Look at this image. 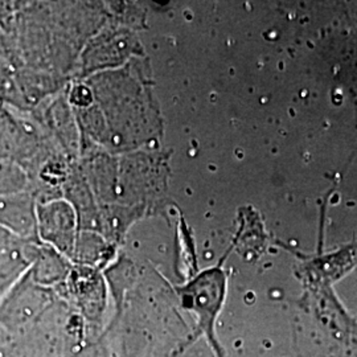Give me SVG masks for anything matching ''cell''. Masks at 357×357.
Returning <instances> with one entry per match:
<instances>
[{
    "mask_svg": "<svg viewBox=\"0 0 357 357\" xmlns=\"http://www.w3.org/2000/svg\"><path fill=\"white\" fill-rule=\"evenodd\" d=\"M91 342L84 320L61 298L35 326L11 337L7 357H77Z\"/></svg>",
    "mask_w": 357,
    "mask_h": 357,
    "instance_id": "cell-1",
    "label": "cell"
},
{
    "mask_svg": "<svg viewBox=\"0 0 357 357\" xmlns=\"http://www.w3.org/2000/svg\"><path fill=\"white\" fill-rule=\"evenodd\" d=\"M54 291L84 320L90 340H100L107 308V287L101 270L73 264L66 281Z\"/></svg>",
    "mask_w": 357,
    "mask_h": 357,
    "instance_id": "cell-2",
    "label": "cell"
},
{
    "mask_svg": "<svg viewBox=\"0 0 357 357\" xmlns=\"http://www.w3.org/2000/svg\"><path fill=\"white\" fill-rule=\"evenodd\" d=\"M60 299L53 289L33 281L28 273L0 302V324L15 337L35 326Z\"/></svg>",
    "mask_w": 357,
    "mask_h": 357,
    "instance_id": "cell-3",
    "label": "cell"
},
{
    "mask_svg": "<svg viewBox=\"0 0 357 357\" xmlns=\"http://www.w3.org/2000/svg\"><path fill=\"white\" fill-rule=\"evenodd\" d=\"M68 86L40 103L29 114L59 150L70 160L77 162L81 155V134L73 107L68 100Z\"/></svg>",
    "mask_w": 357,
    "mask_h": 357,
    "instance_id": "cell-4",
    "label": "cell"
},
{
    "mask_svg": "<svg viewBox=\"0 0 357 357\" xmlns=\"http://www.w3.org/2000/svg\"><path fill=\"white\" fill-rule=\"evenodd\" d=\"M79 225L76 211L64 197L38 203V236L60 253L72 258Z\"/></svg>",
    "mask_w": 357,
    "mask_h": 357,
    "instance_id": "cell-5",
    "label": "cell"
},
{
    "mask_svg": "<svg viewBox=\"0 0 357 357\" xmlns=\"http://www.w3.org/2000/svg\"><path fill=\"white\" fill-rule=\"evenodd\" d=\"M38 197L32 191L0 199V229L23 241H36Z\"/></svg>",
    "mask_w": 357,
    "mask_h": 357,
    "instance_id": "cell-6",
    "label": "cell"
},
{
    "mask_svg": "<svg viewBox=\"0 0 357 357\" xmlns=\"http://www.w3.org/2000/svg\"><path fill=\"white\" fill-rule=\"evenodd\" d=\"M26 255L29 259L28 275L38 284L53 290L66 281L73 268L69 258L40 240L26 243Z\"/></svg>",
    "mask_w": 357,
    "mask_h": 357,
    "instance_id": "cell-7",
    "label": "cell"
},
{
    "mask_svg": "<svg viewBox=\"0 0 357 357\" xmlns=\"http://www.w3.org/2000/svg\"><path fill=\"white\" fill-rule=\"evenodd\" d=\"M26 243L0 229V302L29 268Z\"/></svg>",
    "mask_w": 357,
    "mask_h": 357,
    "instance_id": "cell-8",
    "label": "cell"
},
{
    "mask_svg": "<svg viewBox=\"0 0 357 357\" xmlns=\"http://www.w3.org/2000/svg\"><path fill=\"white\" fill-rule=\"evenodd\" d=\"M109 257L110 245L103 236L90 230H79L75 250L70 258L75 265L101 270Z\"/></svg>",
    "mask_w": 357,
    "mask_h": 357,
    "instance_id": "cell-9",
    "label": "cell"
},
{
    "mask_svg": "<svg viewBox=\"0 0 357 357\" xmlns=\"http://www.w3.org/2000/svg\"><path fill=\"white\" fill-rule=\"evenodd\" d=\"M32 191V180L26 169L13 160H0V199Z\"/></svg>",
    "mask_w": 357,
    "mask_h": 357,
    "instance_id": "cell-10",
    "label": "cell"
},
{
    "mask_svg": "<svg viewBox=\"0 0 357 357\" xmlns=\"http://www.w3.org/2000/svg\"><path fill=\"white\" fill-rule=\"evenodd\" d=\"M11 342V337L8 335V332L6 331L1 324H0V357H4L7 355V349Z\"/></svg>",
    "mask_w": 357,
    "mask_h": 357,
    "instance_id": "cell-11",
    "label": "cell"
},
{
    "mask_svg": "<svg viewBox=\"0 0 357 357\" xmlns=\"http://www.w3.org/2000/svg\"><path fill=\"white\" fill-rule=\"evenodd\" d=\"M0 105H1V103H0Z\"/></svg>",
    "mask_w": 357,
    "mask_h": 357,
    "instance_id": "cell-12",
    "label": "cell"
},
{
    "mask_svg": "<svg viewBox=\"0 0 357 357\" xmlns=\"http://www.w3.org/2000/svg\"><path fill=\"white\" fill-rule=\"evenodd\" d=\"M4 357H7V356H4Z\"/></svg>",
    "mask_w": 357,
    "mask_h": 357,
    "instance_id": "cell-13",
    "label": "cell"
}]
</instances>
